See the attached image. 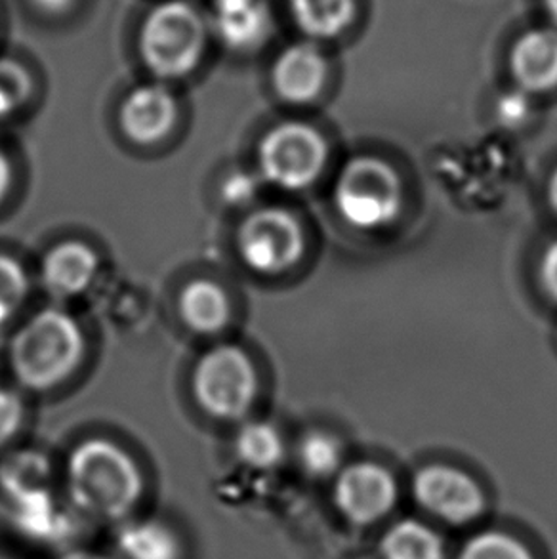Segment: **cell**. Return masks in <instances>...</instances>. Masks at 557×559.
I'll list each match as a JSON object with an SVG mask.
<instances>
[{"label":"cell","instance_id":"obj_1","mask_svg":"<svg viewBox=\"0 0 557 559\" xmlns=\"http://www.w3.org/2000/svg\"><path fill=\"white\" fill-rule=\"evenodd\" d=\"M143 491L142 469L114 441L86 439L69 454L66 499L83 522H127L134 518Z\"/></svg>","mask_w":557,"mask_h":559},{"label":"cell","instance_id":"obj_2","mask_svg":"<svg viewBox=\"0 0 557 559\" xmlns=\"http://www.w3.org/2000/svg\"><path fill=\"white\" fill-rule=\"evenodd\" d=\"M212 35L203 4L197 0H155L143 10L134 45L155 81H180L203 63Z\"/></svg>","mask_w":557,"mask_h":559},{"label":"cell","instance_id":"obj_3","mask_svg":"<svg viewBox=\"0 0 557 559\" xmlns=\"http://www.w3.org/2000/svg\"><path fill=\"white\" fill-rule=\"evenodd\" d=\"M84 354L81 326L69 313L45 310L15 333L10 364L20 384L43 392L75 371Z\"/></svg>","mask_w":557,"mask_h":559},{"label":"cell","instance_id":"obj_4","mask_svg":"<svg viewBox=\"0 0 557 559\" xmlns=\"http://www.w3.org/2000/svg\"><path fill=\"white\" fill-rule=\"evenodd\" d=\"M334 201L342 218L359 229L390 224L401 209V182L392 167L375 157H359L344 167Z\"/></svg>","mask_w":557,"mask_h":559},{"label":"cell","instance_id":"obj_5","mask_svg":"<svg viewBox=\"0 0 557 559\" xmlns=\"http://www.w3.org/2000/svg\"><path fill=\"white\" fill-rule=\"evenodd\" d=\"M197 403L214 418L237 420L249 413L257 395V371L237 346H218L204 354L193 374Z\"/></svg>","mask_w":557,"mask_h":559},{"label":"cell","instance_id":"obj_6","mask_svg":"<svg viewBox=\"0 0 557 559\" xmlns=\"http://www.w3.org/2000/svg\"><path fill=\"white\" fill-rule=\"evenodd\" d=\"M258 163L268 182L298 191L321 175L327 163V144L308 124L283 122L265 134L258 150Z\"/></svg>","mask_w":557,"mask_h":559},{"label":"cell","instance_id":"obj_7","mask_svg":"<svg viewBox=\"0 0 557 559\" xmlns=\"http://www.w3.org/2000/svg\"><path fill=\"white\" fill-rule=\"evenodd\" d=\"M237 249L252 272L277 275L298 262L304 252V234L291 212L260 209L239 227Z\"/></svg>","mask_w":557,"mask_h":559},{"label":"cell","instance_id":"obj_8","mask_svg":"<svg viewBox=\"0 0 557 559\" xmlns=\"http://www.w3.org/2000/svg\"><path fill=\"white\" fill-rule=\"evenodd\" d=\"M413 487L420 507L452 525L472 522L482 514V489L460 469L441 464L426 466L416 474Z\"/></svg>","mask_w":557,"mask_h":559},{"label":"cell","instance_id":"obj_9","mask_svg":"<svg viewBox=\"0 0 557 559\" xmlns=\"http://www.w3.org/2000/svg\"><path fill=\"white\" fill-rule=\"evenodd\" d=\"M203 7L212 40L229 52H254L272 37L270 0H206Z\"/></svg>","mask_w":557,"mask_h":559},{"label":"cell","instance_id":"obj_10","mask_svg":"<svg viewBox=\"0 0 557 559\" xmlns=\"http://www.w3.org/2000/svg\"><path fill=\"white\" fill-rule=\"evenodd\" d=\"M395 495V484L384 468L362 462L340 474L334 500L347 520L372 523L392 510Z\"/></svg>","mask_w":557,"mask_h":559},{"label":"cell","instance_id":"obj_11","mask_svg":"<svg viewBox=\"0 0 557 559\" xmlns=\"http://www.w3.org/2000/svg\"><path fill=\"white\" fill-rule=\"evenodd\" d=\"M178 117L173 92L161 81L140 84L125 96L119 122L127 138L140 145L157 144L170 134Z\"/></svg>","mask_w":557,"mask_h":559},{"label":"cell","instance_id":"obj_12","mask_svg":"<svg viewBox=\"0 0 557 559\" xmlns=\"http://www.w3.org/2000/svg\"><path fill=\"white\" fill-rule=\"evenodd\" d=\"M8 522L23 538L46 546L68 545L83 522L68 502L61 504L54 491L7 502Z\"/></svg>","mask_w":557,"mask_h":559},{"label":"cell","instance_id":"obj_13","mask_svg":"<svg viewBox=\"0 0 557 559\" xmlns=\"http://www.w3.org/2000/svg\"><path fill=\"white\" fill-rule=\"evenodd\" d=\"M327 79V61L311 43L286 46L272 66V84L281 98L291 104H308L319 96Z\"/></svg>","mask_w":557,"mask_h":559},{"label":"cell","instance_id":"obj_14","mask_svg":"<svg viewBox=\"0 0 557 559\" xmlns=\"http://www.w3.org/2000/svg\"><path fill=\"white\" fill-rule=\"evenodd\" d=\"M512 73L525 92H546L557 86V29L536 27L513 45Z\"/></svg>","mask_w":557,"mask_h":559},{"label":"cell","instance_id":"obj_15","mask_svg":"<svg viewBox=\"0 0 557 559\" xmlns=\"http://www.w3.org/2000/svg\"><path fill=\"white\" fill-rule=\"evenodd\" d=\"M117 559H183V543L170 523L158 518H130L115 525Z\"/></svg>","mask_w":557,"mask_h":559},{"label":"cell","instance_id":"obj_16","mask_svg":"<svg viewBox=\"0 0 557 559\" xmlns=\"http://www.w3.org/2000/svg\"><path fill=\"white\" fill-rule=\"evenodd\" d=\"M96 252L83 242H61L43 262V283L54 298H71L91 287L98 273Z\"/></svg>","mask_w":557,"mask_h":559},{"label":"cell","instance_id":"obj_17","mask_svg":"<svg viewBox=\"0 0 557 559\" xmlns=\"http://www.w3.org/2000/svg\"><path fill=\"white\" fill-rule=\"evenodd\" d=\"M52 491V464L37 451H17L0 462L2 502L27 499Z\"/></svg>","mask_w":557,"mask_h":559},{"label":"cell","instance_id":"obj_18","mask_svg":"<svg viewBox=\"0 0 557 559\" xmlns=\"http://www.w3.org/2000/svg\"><path fill=\"white\" fill-rule=\"evenodd\" d=\"M180 316L195 333H220L229 321L226 290L214 281L197 280L189 283L180 296Z\"/></svg>","mask_w":557,"mask_h":559},{"label":"cell","instance_id":"obj_19","mask_svg":"<svg viewBox=\"0 0 557 559\" xmlns=\"http://www.w3.org/2000/svg\"><path fill=\"white\" fill-rule=\"evenodd\" d=\"M288 10L308 37L332 38L354 22L355 0H288Z\"/></svg>","mask_w":557,"mask_h":559},{"label":"cell","instance_id":"obj_20","mask_svg":"<svg viewBox=\"0 0 557 559\" xmlns=\"http://www.w3.org/2000/svg\"><path fill=\"white\" fill-rule=\"evenodd\" d=\"M386 559H445L443 543L418 522H401L382 538Z\"/></svg>","mask_w":557,"mask_h":559},{"label":"cell","instance_id":"obj_21","mask_svg":"<svg viewBox=\"0 0 557 559\" xmlns=\"http://www.w3.org/2000/svg\"><path fill=\"white\" fill-rule=\"evenodd\" d=\"M283 451V439L272 424H245L235 438V454L249 468L270 469L277 466Z\"/></svg>","mask_w":557,"mask_h":559},{"label":"cell","instance_id":"obj_22","mask_svg":"<svg viewBox=\"0 0 557 559\" xmlns=\"http://www.w3.org/2000/svg\"><path fill=\"white\" fill-rule=\"evenodd\" d=\"M33 76L23 61L0 56V119L14 114L33 94Z\"/></svg>","mask_w":557,"mask_h":559},{"label":"cell","instance_id":"obj_23","mask_svg":"<svg viewBox=\"0 0 557 559\" xmlns=\"http://www.w3.org/2000/svg\"><path fill=\"white\" fill-rule=\"evenodd\" d=\"M298 459L309 476L327 477L339 469L342 451L339 441L329 433L311 431L300 441Z\"/></svg>","mask_w":557,"mask_h":559},{"label":"cell","instance_id":"obj_24","mask_svg":"<svg viewBox=\"0 0 557 559\" xmlns=\"http://www.w3.org/2000/svg\"><path fill=\"white\" fill-rule=\"evenodd\" d=\"M27 296V275L14 258L0 254V341L2 331Z\"/></svg>","mask_w":557,"mask_h":559},{"label":"cell","instance_id":"obj_25","mask_svg":"<svg viewBox=\"0 0 557 559\" xmlns=\"http://www.w3.org/2000/svg\"><path fill=\"white\" fill-rule=\"evenodd\" d=\"M460 559H533V556L515 538L502 533H483L464 546Z\"/></svg>","mask_w":557,"mask_h":559},{"label":"cell","instance_id":"obj_26","mask_svg":"<svg viewBox=\"0 0 557 559\" xmlns=\"http://www.w3.org/2000/svg\"><path fill=\"white\" fill-rule=\"evenodd\" d=\"M23 403L17 393L0 388V449L8 445L23 423Z\"/></svg>","mask_w":557,"mask_h":559},{"label":"cell","instance_id":"obj_27","mask_svg":"<svg viewBox=\"0 0 557 559\" xmlns=\"http://www.w3.org/2000/svg\"><path fill=\"white\" fill-rule=\"evenodd\" d=\"M528 92H508L502 99L498 102V119L508 124L515 127L520 124L529 114Z\"/></svg>","mask_w":557,"mask_h":559},{"label":"cell","instance_id":"obj_28","mask_svg":"<svg viewBox=\"0 0 557 559\" xmlns=\"http://www.w3.org/2000/svg\"><path fill=\"white\" fill-rule=\"evenodd\" d=\"M27 7L46 20H63L75 14L83 0H23Z\"/></svg>","mask_w":557,"mask_h":559},{"label":"cell","instance_id":"obj_29","mask_svg":"<svg viewBox=\"0 0 557 559\" xmlns=\"http://www.w3.org/2000/svg\"><path fill=\"white\" fill-rule=\"evenodd\" d=\"M257 193L254 180L247 175H235L226 183V199L229 203H247Z\"/></svg>","mask_w":557,"mask_h":559},{"label":"cell","instance_id":"obj_30","mask_svg":"<svg viewBox=\"0 0 557 559\" xmlns=\"http://www.w3.org/2000/svg\"><path fill=\"white\" fill-rule=\"evenodd\" d=\"M541 277H543L544 288L557 302V241L552 242L550 249L544 254Z\"/></svg>","mask_w":557,"mask_h":559},{"label":"cell","instance_id":"obj_31","mask_svg":"<svg viewBox=\"0 0 557 559\" xmlns=\"http://www.w3.org/2000/svg\"><path fill=\"white\" fill-rule=\"evenodd\" d=\"M56 559H117L115 556H107L104 552H96V550H86V548H71L61 552Z\"/></svg>","mask_w":557,"mask_h":559},{"label":"cell","instance_id":"obj_32","mask_svg":"<svg viewBox=\"0 0 557 559\" xmlns=\"http://www.w3.org/2000/svg\"><path fill=\"white\" fill-rule=\"evenodd\" d=\"M10 180H12V168H10V163H8L7 153L0 150V201L8 193Z\"/></svg>","mask_w":557,"mask_h":559},{"label":"cell","instance_id":"obj_33","mask_svg":"<svg viewBox=\"0 0 557 559\" xmlns=\"http://www.w3.org/2000/svg\"><path fill=\"white\" fill-rule=\"evenodd\" d=\"M548 197H550L552 209L557 212V170L552 176L550 188H548Z\"/></svg>","mask_w":557,"mask_h":559},{"label":"cell","instance_id":"obj_34","mask_svg":"<svg viewBox=\"0 0 557 559\" xmlns=\"http://www.w3.org/2000/svg\"><path fill=\"white\" fill-rule=\"evenodd\" d=\"M544 4H546V8H548L552 20L557 23V0H544Z\"/></svg>","mask_w":557,"mask_h":559},{"label":"cell","instance_id":"obj_35","mask_svg":"<svg viewBox=\"0 0 557 559\" xmlns=\"http://www.w3.org/2000/svg\"><path fill=\"white\" fill-rule=\"evenodd\" d=\"M0 559H2V558H0Z\"/></svg>","mask_w":557,"mask_h":559}]
</instances>
